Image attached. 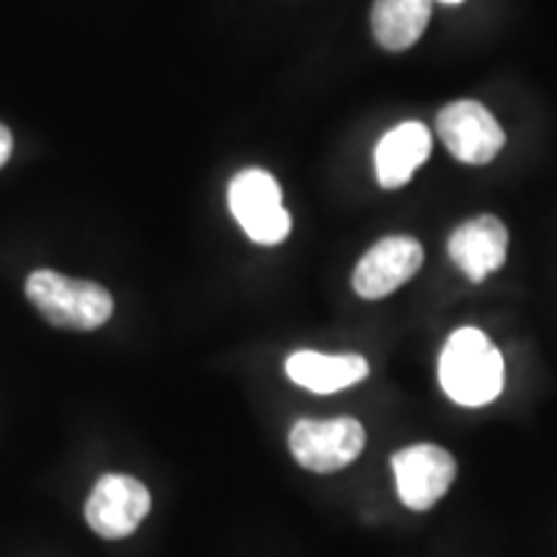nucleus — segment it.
Returning <instances> with one entry per match:
<instances>
[{"label": "nucleus", "mask_w": 557, "mask_h": 557, "mask_svg": "<svg viewBox=\"0 0 557 557\" xmlns=\"http://www.w3.org/2000/svg\"><path fill=\"white\" fill-rule=\"evenodd\" d=\"M438 382L459 406H487L506 385L504 357L480 329H457L438 357Z\"/></svg>", "instance_id": "nucleus-1"}, {"label": "nucleus", "mask_w": 557, "mask_h": 557, "mask_svg": "<svg viewBox=\"0 0 557 557\" xmlns=\"http://www.w3.org/2000/svg\"><path fill=\"white\" fill-rule=\"evenodd\" d=\"M26 297L54 329L96 331L114 315V299L109 289L52 269H39L26 278Z\"/></svg>", "instance_id": "nucleus-2"}, {"label": "nucleus", "mask_w": 557, "mask_h": 557, "mask_svg": "<svg viewBox=\"0 0 557 557\" xmlns=\"http://www.w3.org/2000/svg\"><path fill=\"white\" fill-rule=\"evenodd\" d=\"M367 447L364 423L351 416L329 418H299L289 429V451L299 468L315 475H333L348 468L361 457Z\"/></svg>", "instance_id": "nucleus-3"}, {"label": "nucleus", "mask_w": 557, "mask_h": 557, "mask_svg": "<svg viewBox=\"0 0 557 557\" xmlns=\"http://www.w3.org/2000/svg\"><path fill=\"white\" fill-rule=\"evenodd\" d=\"M227 205L243 233L259 246H278L289 238L292 218L284 209L282 186L271 173L246 169L230 181Z\"/></svg>", "instance_id": "nucleus-4"}, {"label": "nucleus", "mask_w": 557, "mask_h": 557, "mask_svg": "<svg viewBox=\"0 0 557 557\" xmlns=\"http://www.w3.org/2000/svg\"><path fill=\"white\" fill-rule=\"evenodd\" d=\"M395 487L410 511H429L457 480V459L438 444H410L389 457Z\"/></svg>", "instance_id": "nucleus-5"}, {"label": "nucleus", "mask_w": 557, "mask_h": 557, "mask_svg": "<svg viewBox=\"0 0 557 557\" xmlns=\"http://www.w3.org/2000/svg\"><path fill=\"white\" fill-rule=\"evenodd\" d=\"M152 496L137 478L107 472L86 500V521L103 540H124L150 513Z\"/></svg>", "instance_id": "nucleus-6"}, {"label": "nucleus", "mask_w": 557, "mask_h": 557, "mask_svg": "<svg viewBox=\"0 0 557 557\" xmlns=\"http://www.w3.org/2000/svg\"><path fill=\"white\" fill-rule=\"evenodd\" d=\"M436 132L459 163L487 165L504 150L506 135L483 103L462 99L438 111Z\"/></svg>", "instance_id": "nucleus-7"}, {"label": "nucleus", "mask_w": 557, "mask_h": 557, "mask_svg": "<svg viewBox=\"0 0 557 557\" xmlns=\"http://www.w3.org/2000/svg\"><path fill=\"white\" fill-rule=\"evenodd\" d=\"M423 267V246L410 235H389L361 256L351 287L361 299H382L408 284Z\"/></svg>", "instance_id": "nucleus-8"}, {"label": "nucleus", "mask_w": 557, "mask_h": 557, "mask_svg": "<svg viewBox=\"0 0 557 557\" xmlns=\"http://www.w3.org/2000/svg\"><path fill=\"white\" fill-rule=\"evenodd\" d=\"M447 248L455 267L472 284H480L487 274H493L506 263L508 230L493 214H478V218L462 222L449 235Z\"/></svg>", "instance_id": "nucleus-9"}, {"label": "nucleus", "mask_w": 557, "mask_h": 557, "mask_svg": "<svg viewBox=\"0 0 557 557\" xmlns=\"http://www.w3.org/2000/svg\"><path fill=\"white\" fill-rule=\"evenodd\" d=\"M284 369L297 387L315 395L341 393L369 377V361L359 354H320L310 348L289 354Z\"/></svg>", "instance_id": "nucleus-10"}, {"label": "nucleus", "mask_w": 557, "mask_h": 557, "mask_svg": "<svg viewBox=\"0 0 557 557\" xmlns=\"http://www.w3.org/2000/svg\"><path fill=\"white\" fill-rule=\"evenodd\" d=\"M431 156V132L421 122L389 129L374 150V173L382 189H400Z\"/></svg>", "instance_id": "nucleus-11"}, {"label": "nucleus", "mask_w": 557, "mask_h": 557, "mask_svg": "<svg viewBox=\"0 0 557 557\" xmlns=\"http://www.w3.org/2000/svg\"><path fill=\"white\" fill-rule=\"evenodd\" d=\"M434 0H374L372 34L389 52L413 47L426 32Z\"/></svg>", "instance_id": "nucleus-12"}, {"label": "nucleus", "mask_w": 557, "mask_h": 557, "mask_svg": "<svg viewBox=\"0 0 557 557\" xmlns=\"http://www.w3.org/2000/svg\"><path fill=\"white\" fill-rule=\"evenodd\" d=\"M13 152V137H11V129L5 127V124H0V169H3L5 163H9Z\"/></svg>", "instance_id": "nucleus-13"}, {"label": "nucleus", "mask_w": 557, "mask_h": 557, "mask_svg": "<svg viewBox=\"0 0 557 557\" xmlns=\"http://www.w3.org/2000/svg\"><path fill=\"white\" fill-rule=\"evenodd\" d=\"M438 3H447V5H457V3H462V0H438Z\"/></svg>", "instance_id": "nucleus-14"}]
</instances>
